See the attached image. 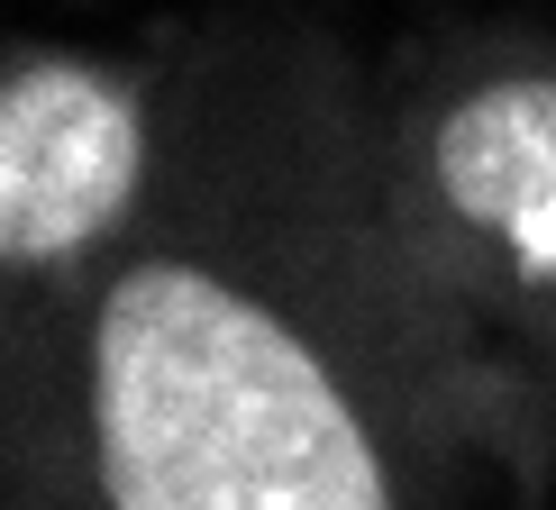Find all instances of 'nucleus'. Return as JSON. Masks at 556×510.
<instances>
[{"mask_svg": "<svg viewBox=\"0 0 556 510\" xmlns=\"http://www.w3.org/2000/svg\"><path fill=\"white\" fill-rule=\"evenodd\" d=\"M165 101V182L55 329L64 510H520V329L410 238L338 55L219 37Z\"/></svg>", "mask_w": 556, "mask_h": 510, "instance_id": "obj_1", "label": "nucleus"}, {"mask_svg": "<svg viewBox=\"0 0 556 510\" xmlns=\"http://www.w3.org/2000/svg\"><path fill=\"white\" fill-rule=\"evenodd\" d=\"M375 119L429 265L502 329L556 319V55H475Z\"/></svg>", "mask_w": 556, "mask_h": 510, "instance_id": "obj_2", "label": "nucleus"}, {"mask_svg": "<svg viewBox=\"0 0 556 510\" xmlns=\"http://www.w3.org/2000/svg\"><path fill=\"white\" fill-rule=\"evenodd\" d=\"M174 101L83 46H10L0 64V265L10 292H55V329L110 265L155 182Z\"/></svg>", "mask_w": 556, "mask_h": 510, "instance_id": "obj_3", "label": "nucleus"}]
</instances>
